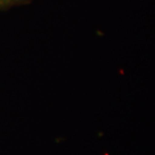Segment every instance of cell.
<instances>
[{
	"label": "cell",
	"mask_w": 155,
	"mask_h": 155,
	"mask_svg": "<svg viewBox=\"0 0 155 155\" xmlns=\"http://www.w3.org/2000/svg\"><path fill=\"white\" fill-rule=\"evenodd\" d=\"M32 0H0V10H7L19 5L30 3Z\"/></svg>",
	"instance_id": "1"
}]
</instances>
